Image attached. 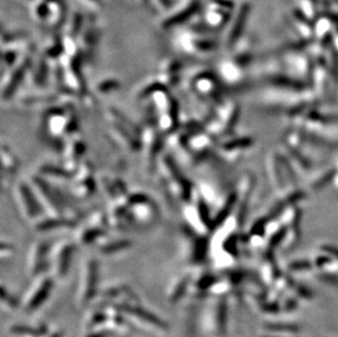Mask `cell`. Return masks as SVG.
Here are the masks:
<instances>
[{"instance_id":"6da1fadb","label":"cell","mask_w":338,"mask_h":337,"mask_svg":"<svg viewBox=\"0 0 338 337\" xmlns=\"http://www.w3.org/2000/svg\"><path fill=\"white\" fill-rule=\"evenodd\" d=\"M32 10L36 21L42 22L46 28H58L66 18V6L63 0H36Z\"/></svg>"},{"instance_id":"7a4b0ae2","label":"cell","mask_w":338,"mask_h":337,"mask_svg":"<svg viewBox=\"0 0 338 337\" xmlns=\"http://www.w3.org/2000/svg\"><path fill=\"white\" fill-rule=\"evenodd\" d=\"M16 200L19 209L24 215L26 219L34 220L41 216L42 208L39 206V201L35 190H33L29 185L19 183L16 187Z\"/></svg>"},{"instance_id":"3957f363","label":"cell","mask_w":338,"mask_h":337,"mask_svg":"<svg viewBox=\"0 0 338 337\" xmlns=\"http://www.w3.org/2000/svg\"><path fill=\"white\" fill-rule=\"evenodd\" d=\"M203 31H197L191 29L190 31L183 33L180 36L181 47L190 54H204V53H209L214 51L216 44L209 37H205L202 35Z\"/></svg>"},{"instance_id":"277c9868","label":"cell","mask_w":338,"mask_h":337,"mask_svg":"<svg viewBox=\"0 0 338 337\" xmlns=\"http://www.w3.org/2000/svg\"><path fill=\"white\" fill-rule=\"evenodd\" d=\"M76 246L71 242H63L55 247L52 253V267L57 278H63L67 274Z\"/></svg>"},{"instance_id":"5b68a950","label":"cell","mask_w":338,"mask_h":337,"mask_svg":"<svg viewBox=\"0 0 338 337\" xmlns=\"http://www.w3.org/2000/svg\"><path fill=\"white\" fill-rule=\"evenodd\" d=\"M98 264L93 260H89L84 265L82 282L79 287L78 292V301L81 303L87 302L91 295L94 293V286L98 278Z\"/></svg>"},{"instance_id":"8992f818","label":"cell","mask_w":338,"mask_h":337,"mask_svg":"<svg viewBox=\"0 0 338 337\" xmlns=\"http://www.w3.org/2000/svg\"><path fill=\"white\" fill-rule=\"evenodd\" d=\"M51 286L52 281L50 280V278H47V277H39L36 283H34L31 287L28 295H25L24 297L23 303L24 307L26 308L25 310L34 309L42 301H44L50 292Z\"/></svg>"},{"instance_id":"52a82bcc","label":"cell","mask_w":338,"mask_h":337,"mask_svg":"<svg viewBox=\"0 0 338 337\" xmlns=\"http://www.w3.org/2000/svg\"><path fill=\"white\" fill-rule=\"evenodd\" d=\"M49 256V244L45 242H37L32 247L29 257L30 272L33 275H38L41 273L45 264L47 263Z\"/></svg>"},{"instance_id":"ba28073f","label":"cell","mask_w":338,"mask_h":337,"mask_svg":"<svg viewBox=\"0 0 338 337\" xmlns=\"http://www.w3.org/2000/svg\"><path fill=\"white\" fill-rule=\"evenodd\" d=\"M28 64H30L29 58L22 59V62L19 64L18 67L13 69L10 76H8V84L4 87V98H8L13 94V92L16 91V88L22 80L26 71V67H28Z\"/></svg>"},{"instance_id":"9c48e42d","label":"cell","mask_w":338,"mask_h":337,"mask_svg":"<svg viewBox=\"0 0 338 337\" xmlns=\"http://www.w3.org/2000/svg\"><path fill=\"white\" fill-rule=\"evenodd\" d=\"M248 13H249V7L247 5H244L240 12H238V16H237V20H235V22L232 26V31L229 35V44L232 45L235 41L236 38L238 37V35L241 34L242 32V26L244 24V22L247 21V17H248Z\"/></svg>"},{"instance_id":"30bf717a","label":"cell","mask_w":338,"mask_h":337,"mask_svg":"<svg viewBox=\"0 0 338 337\" xmlns=\"http://www.w3.org/2000/svg\"><path fill=\"white\" fill-rule=\"evenodd\" d=\"M128 241H115V242H110L109 244H104L102 251L104 253H113L117 252V251L124 250L125 248L129 247Z\"/></svg>"},{"instance_id":"8fae6325","label":"cell","mask_w":338,"mask_h":337,"mask_svg":"<svg viewBox=\"0 0 338 337\" xmlns=\"http://www.w3.org/2000/svg\"><path fill=\"white\" fill-rule=\"evenodd\" d=\"M80 2L92 9H98L102 6V0H80Z\"/></svg>"}]
</instances>
